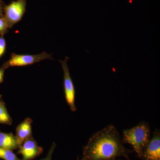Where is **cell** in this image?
<instances>
[{
	"label": "cell",
	"instance_id": "cell-1",
	"mask_svg": "<svg viewBox=\"0 0 160 160\" xmlns=\"http://www.w3.org/2000/svg\"><path fill=\"white\" fill-rule=\"evenodd\" d=\"M129 152L118 129L111 124L90 137L83 147L81 160H115L120 157L127 158Z\"/></svg>",
	"mask_w": 160,
	"mask_h": 160
},
{
	"label": "cell",
	"instance_id": "cell-2",
	"mask_svg": "<svg viewBox=\"0 0 160 160\" xmlns=\"http://www.w3.org/2000/svg\"><path fill=\"white\" fill-rule=\"evenodd\" d=\"M122 138V142L131 145L138 156L141 158L151 139L150 126L146 122H140L134 127L123 130Z\"/></svg>",
	"mask_w": 160,
	"mask_h": 160
},
{
	"label": "cell",
	"instance_id": "cell-3",
	"mask_svg": "<svg viewBox=\"0 0 160 160\" xmlns=\"http://www.w3.org/2000/svg\"><path fill=\"white\" fill-rule=\"evenodd\" d=\"M69 59L68 57H66L64 60H59L62 65L64 73V89L65 99L66 102L69 106L72 111L77 110L75 106L76 91L74 84L72 79L67 62Z\"/></svg>",
	"mask_w": 160,
	"mask_h": 160
},
{
	"label": "cell",
	"instance_id": "cell-4",
	"mask_svg": "<svg viewBox=\"0 0 160 160\" xmlns=\"http://www.w3.org/2000/svg\"><path fill=\"white\" fill-rule=\"evenodd\" d=\"M26 0L13 1L4 7V18L9 28L13 27L22 20L26 12Z\"/></svg>",
	"mask_w": 160,
	"mask_h": 160
},
{
	"label": "cell",
	"instance_id": "cell-5",
	"mask_svg": "<svg viewBox=\"0 0 160 160\" xmlns=\"http://www.w3.org/2000/svg\"><path fill=\"white\" fill-rule=\"evenodd\" d=\"M49 59H52V54L45 52L35 55L18 54L13 53L8 62L4 65L7 68L14 66H26Z\"/></svg>",
	"mask_w": 160,
	"mask_h": 160
},
{
	"label": "cell",
	"instance_id": "cell-6",
	"mask_svg": "<svg viewBox=\"0 0 160 160\" xmlns=\"http://www.w3.org/2000/svg\"><path fill=\"white\" fill-rule=\"evenodd\" d=\"M18 153L22 155V160H32L42 153L43 149L38 145L32 137L25 140L19 147Z\"/></svg>",
	"mask_w": 160,
	"mask_h": 160
},
{
	"label": "cell",
	"instance_id": "cell-7",
	"mask_svg": "<svg viewBox=\"0 0 160 160\" xmlns=\"http://www.w3.org/2000/svg\"><path fill=\"white\" fill-rule=\"evenodd\" d=\"M146 160H160V132L156 129L144 149L142 157Z\"/></svg>",
	"mask_w": 160,
	"mask_h": 160
},
{
	"label": "cell",
	"instance_id": "cell-8",
	"mask_svg": "<svg viewBox=\"0 0 160 160\" xmlns=\"http://www.w3.org/2000/svg\"><path fill=\"white\" fill-rule=\"evenodd\" d=\"M32 121L31 119L27 118L19 124L17 127L15 137L17 139L19 146H20L25 140L32 137Z\"/></svg>",
	"mask_w": 160,
	"mask_h": 160
},
{
	"label": "cell",
	"instance_id": "cell-9",
	"mask_svg": "<svg viewBox=\"0 0 160 160\" xmlns=\"http://www.w3.org/2000/svg\"><path fill=\"white\" fill-rule=\"evenodd\" d=\"M15 136L12 133H5L0 131V148L13 151L19 148Z\"/></svg>",
	"mask_w": 160,
	"mask_h": 160
},
{
	"label": "cell",
	"instance_id": "cell-10",
	"mask_svg": "<svg viewBox=\"0 0 160 160\" xmlns=\"http://www.w3.org/2000/svg\"><path fill=\"white\" fill-rule=\"evenodd\" d=\"M12 122V119L7 111L5 103L2 100L0 101V124L11 125Z\"/></svg>",
	"mask_w": 160,
	"mask_h": 160
},
{
	"label": "cell",
	"instance_id": "cell-11",
	"mask_svg": "<svg viewBox=\"0 0 160 160\" xmlns=\"http://www.w3.org/2000/svg\"><path fill=\"white\" fill-rule=\"evenodd\" d=\"M0 158L4 160H22L19 158L12 151L0 148Z\"/></svg>",
	"mask_w": 160,
	"mask_h": 160
},
{
	"label": "cell",
	"instance_id": "cell-12",
	"mask_svg": "<svg viewBox=\"0 0 160 160\" xmlns=\"http://www.w3.org/2000/svg\"><path fill=\"white\" fill-rule=\"evenodd\" d=\"M9 28L8 23L4 17L0 18V34L3 36L7 32Z\"/></svg>",
	"mask_w": 160,
	"mask_h": 160
},
{
	"label": "cell",
	"instance_id": "cell-13",
	"mask_svg": "<svg viewBox=\"0 0 160 160\" xmlns=\"http://www.w3.org/2000/svg\"><path fill=\"white\" fill-rule=\"evenodd\" d=\"M6 49V42L2 36L0 37V58L5 53Z\"/></svg>",
	"mask_w": 160,
	"mask_h": 160
},
{
	"label": "cell",
	"instance_id": "cell-14",
	"mask_svg": "<svg viewBox=\"0 0 160 160\" xmlns=\"http://www.w3.org/2000/svg\"><path fill=\"white\" fill-rule=\"evenodd\" d=\"M56 145L55 143H52V144L51 147L49 149V152H48V154L44 158L42 159L41 160H52V156L53 152H54L55 149Z\"/></svg>",
	"mask_w": 160,
	"mask_h": 160
},
{
	"label": "cell",
	"instance_id": "cell-15",
	"mask_svg": "<svg viewBox=\"0 0 160 160\" xmlns=\"http://www.w3.org/2000/svg\"><path fill=\"white\" fill-rule=\"evenodd\" d=\"M7 69V67L5 65L2 67L0 68V83L3 82L4 79V73H5V70Z\"/></svg>",
	"mask_w": 160,
	"mask_h": 160
},
{
	"label": "cell",
	"instance_id": "cell-16",
	"mask_svg": "<svg viewBox=\"0 0 160 160\" xmlns=\"http://www.w3.org/2000/svg\"><path fill=\"white\" fill-rule=\"evenodd\" d=\"M4 8V7H3L2 3L0 1V18L4 17L3 14Z\"/></svg>",
	"mask_w": 160,
	"mask_h": 160
},
{
	"label": "cell",
	"instance_id": "cell-17",
	"mask_svg": "<svg viewBox=\"0 0 160 160\" xmlns=\"http://www.w3.org/2000/svg\"><path fill=\"white\" fill-rule=\"evenodd\" d=\"M2 97H1V96H0V101H2Z\"/></svg>",
	"mask_w": 160,
	"mask_h": 160
},
{
	"label": "cell",
	"instance_id": "cell-18",
	"mask_svg": "<svg viewBox=\"0 0 160 160\" xmlns=\"http://www.w3.org/2000/svg\"><path fill=\"white\" fill-rule=\"evenodd\" d=\"M77 160H79L78 158H78H77Z\"/></svg>",
	"mask_w": 160,
	"mask_h": 160
}]
</instances>
